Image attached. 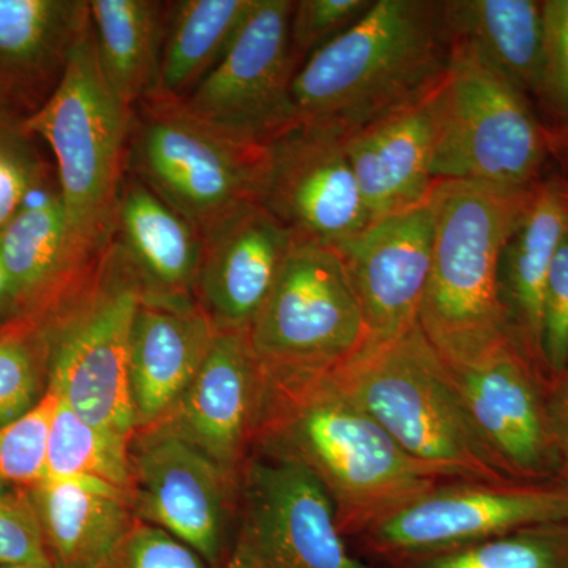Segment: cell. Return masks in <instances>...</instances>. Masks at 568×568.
<instances>
[{
    "label": "cell",
    "instance_id": "6da1fadb",
    "mask_svg": "<svg viewBox=\"0 0 568 568\" xmlns=\"http://www.w3.org/2000/svg\"><path fill=\"white\" fill-rule=\"evenodd\" d=\"M265 450L297 459L331 496L339 529H372L436 488L375 418L327 375L267 377Z\"/></svg>",
    "mask_w": 568,
    "mask_h": 568
},
{
    "label": "cell",
    "instance_id": "7a4b0ae2",
    "mask_svg": "<svg viewBox=\"0 0 568 568\" xmlns=\"http://www.w3.org/2000/svg\"><path fill=\"white\" fill-rule=\"evenodd\" d=\"M452 54L435 0H375L353 28L302 63L293 81L298 122L353 133L435 91Z\"/></svg>",
    "mask_w": 568,
    "mask_h": 568
},
{
    "label": "cell",
    "instance_id": "3957f363",
    "mask_svg": "<svg viewBox=\"0 0 568 568\" xmlns=\"http://www.w3.org/2000/svg\"><path fill=\"white\" fill-rule=\"evenodd\" d=\"M332 375L407 457L437 477L504 484L503 463L478 433L420 325L388 342H369Z\"/></svg>",
    "mask_w": 568,
    "mask_h": 568
},
{
    "label": "cell",
    "instance_id": "277c9868",
    "mask_svg": "<svg viewBox=\"0 0 568 568\" xmlns=\"http://www.w3.org/2000/svg\"><path fill=\"white\" fill-rule=\"evenodd\" d=\"M532 190L443 181L432 194L435 248L418 325L446 364L510 339L497 291V264Z\"/></svg>",
    "mask_w": 568,
    "mask_h": 568
},
{
    "label": "cell",
    "instance_id": "5b68a950",
    "mask_svg": "<svg viewBox=\"0 0 568 568\" xmlns=\"http://www.w3.org/2000/svg\"><path fill=\"white\" fill-rule=\"evenodd\" d=\"M133 114L104 78L89 20L58 88L24 126L50 145L71 233L91 257L106 252L114 239Z\"/></svg>",
    "mask_w": 568,
    "mask_h": 568
},
{
    "label": "cell",
    "instance_id": "8992f818",
    "mask_svg": "<svg viewBox=\"0 0 568 568\" xmlns=\"http://www.w3.org/2000/svg\"><path fill=\"white\" fill-rule=\"evenodd\" d=\"M437 182L487 183L529 192L544 181L547 126L528 95L477 50L452 41L450 61L429 95Z\"/></svg>",
    "mask_w": 568,
    "mask_h": 568
},
{
    "label": "cell",
    "instance_id": "52a82bcc",
    "mask_svg": "<svg viewBox=\"0 0 568 568\" xmlns=\"http://www.w3.org/2000/svg\"><path fill=\"white\" fill-rule=\"evenodd\" d=\"M69 298L47 334L50 390L84 420L133 439L130 334L142 293L114 239Z\"/></svg>",
    "mask_w": 568,
    "mask_h": 568
},
{
    "label": "cell",
    "instance_id": "ba28073f",
    "mask_svg": "<svg viewBox=\"0 0 568 568\" xmlns=\"http://www.w3.org/2000/svg\"><path fill=\"white\" fill-rule=\"evenodd\" d=\"M265 168L267 145L227 136L179 104L144 102L134 110L126 173L203 239L245 205L261 203Z\"/></svg>",
    "mask_w": 568,
    "mask_h": 568
},
{
    "label": "cell",
    "instance_id": "9c48e42d",
    "mask_svg": "<svg viewBox=\"0 0 568 568\" xmlns=\"http://www.w3.org/2000/svg\"><path fill=\"white\" fill-rule=\"evenodd\" d=\"M248 339L272 379L334 373L368 345L364 313L335 250L295 239Z\"/></svg>",
    "mask_w": 568,
    "mask_h": 568
},
{
    "label": "cell",
    "instance_id": "30bf717a",
    "mask_svg": "<svg viewBox=\"0 0 568 568\" xmlns=\"http://www.w3.org/2000/svg\"><path fill=\"white\" fill-rule=\"evenodd\" d=\"M294 0H254L226 54L179 104L235 140L267 145L297 123L291 52Z\"/></svg>",
    "mask_w": 568,
    "mask_h": 568
},
{
    "label": "cell",
    "instance_id": "8fae6325",
    "mask_svg": "<svg viewBox=\"0 0 568 568\" xmlns=\"http://www.w3.org/2000/svg\"><path fill=\"white\" fill-rule=\"evenodd\" d=\"M261 204L297 241L332 250L372 223L347 160L345 133L323 123H295L267 144Z\"/></svg>",
    "mask_w": 568,
    "mask_h": 568
},
{
    "label": "cell",
    "instance_id": "7c38bea8",
    "mask_svg": "<svg viewBox=\"0 0 568 568\" xmlns=\"http://www.w3.org/2000/svg\"><path fill=\"white\" fill-rule=\"evenodd\" d=\"M241 536L264 568H368L351 555L331 496L315 474L265 450L246 470Z\"/></svg>",
    "mask_w": 568,
    "mask_h": 568
},
{
    "label": "cell",
    "instance_id": "4fadbf2b",
    "mask_svg": "<svg viewBox=\"0 0 568 568\" xmlns=\"http://www.w3.org/2000/svg\"><path fill=\"white\" fill-rule=\"evenodd\" d=\"M568 521V488L519 491L497 485L433 489L376 523V547L403 556H428L521 526Z\"/></svg>",
    "mask_w": 568,
    "mask_h": 568
},
{
    "label": "cell",
    "instance_id": "5bb4252c",
    "mask_svg": "<svg viewBox=\"0 0 568 568\" xmlns=\"http://www.w3.org/2000/svg\"><path fill=\"white\" fill-rule=\"evenodd\" d=\"M140 437L130 448L138 519L166 530L219 568L233 476L179 437L155 429Z\"/></svg>",
    "mask_w": 568,
    "mask_h": 568
},
{
    "label": "cell",
    "instance_id": "9a60e30c",
    "mask_svg": "<svg viewBox=\"0 0 568 568\" xmlns=\"http://www.w3.org/2000/svg\"><path fill=\"white\" fill-rule=\"evenodd\" d=\"M433 248L432 197L369 223L335 248L364 313L369 342H388L416 327L432 274Z\"/></svg>",
    "mask_w": 568,
    "mask_h": 568
},
{
    "label": "cell",
    "instance_id": "2e32d148",
    "mask_svg": "<svg viewBox=\"0 0 568 568\" xmlns=\"http://www.w3.org/2000/svg\"><path fill=\"white\" fill-rule=\"evenodd\" d=\"M267 376L246 332H219L181 402L151 429L179 437L234 476L263 420ZM149 432V429H148Z\"/></svg>",
    "mask_w": 568,
    "mask_h": 568
},
{
    "label": "cell",
    "instance_id": "e0dca14e",
    "mask_svg": "<svg viewBox=\"0 0 568 568\" xmlns=\"http://www.w3.org/2000/svg\"><path fill=\"white\" fill-rule=\"evenodd\" d=\"M294 242L261 203L245 205L205 235L194 301L215 331L248 334Z\"/></svg>",
    "mask_w": 568,
    "mask_h": 568
},
{
    "label": "cell",
    "instance_id": "ac0fdd59",
    "mask_svg": "<svg viewBox=\"0 0 568 568\" xmlns=\"http://www.w3.org/2000/svg\"><path fill=\"white\" fill-rule=\"evenodd\" d=\"M467 413L503 465L536 470L548 455L547 428L518 347L507 339L446 364Z\"/></svg>",
    "mask_w": 568,
    "mask_h": 568
},
{
    "label": "cell",
    "instance_id": "d6986e66",
    "mask_svg": "<svg viewBox=\"0 0 568 568\" xmlns=\"http://www.w3.org/2000/svg\"><path fill=\"white\" fill-rule=\"evenodd\" d=\"M429 95L345 134L347 160L372 223L426 203L439 183L433 175Z\"/></svg>",
    "mask_w": 568,
    "mask_h": 568
},
{
    "label": "cell",
    "instance_id": "ffe728a7",
    "mask_svg": "<svg viewBox=\"0 0 568 568\" xmlns=\"http://www.w3.org/2000/svg\"><path fill=\"white\" fill-rule=\"evenodd\" d=\"M114 244L140 284L144 301L196 305L203 235L129 173L115 207Z\"/></svg>",
    "mask_w": 568,
    "mask_h": 568
},
{
    "label": "cell",
    "instance_id": "44dd1931",
    "mask_svg": "<svg viewBox=\"0 0 568 568\" xmlns=\"http://www.w3.org/2000/svg\"><path fill=\"white\" fill-rule=\"evenodd\" d=\"M215 328L197 305L142 298L130 334V392L134 426L148 432L181 402L200 372Z\"/></svg>",
    "mask_w": 568,
    "mask_h": 568
},
{
    "label": "cell",
    "instance_id": "7402d4cb",
    "mask_svg": "<svg viewBox=\"0 0 568 568\" xmlns=\"http://www.w3.org/2000/svg\"><path fill=\"white\" fill-rule=\"evenodd\" d=\"M88 22L85 0H0V99L39 110Z\"/></svg>",
    "mask_w": 568,
    "mask_h": 568
},
{
    "label": "cell",
    "instance_id": "603a6c76",
    "mask_svg": "<svg viewBox=\"0 0 568 568\" xmlns=\"http://www.w3.org/2000/svg\"><path fill=\"white\" fill-rule=\"evenodd\" d=\"M568 234V200L558 175L544 179L500 250L497 291L511 343L540 355L541 305L549 271Z\"/></svg>",
    "mask_w": 568,
    "mask_h": 568
},
{
    "label": "cell",
    "instance_id": "cb8c5ba5",
    "mask_svg": "<svg viewBox=\"0 0 568 568\" xmlns=\"http://www.w3.org/2000/svg\"><path fill=\"white\" fill-rule=\"evenodd\" d=\"M52 568H100L136 525L132 495L103 481H40L31 489Z\"/></svg>",
    "mask_w": 568,
    "mask_h": 568
},
{
    "label": "cell",
    "instance_id": "d4e9b609",
    "mask_svg": "<svg viewBox=\"0 0 568 568\" xmlns=\"http://www.w3.org/2000/svg\"><path fill=\"white\" fill-rule=\"evenodd\" d=\"M100 256H88L78 245L59 190L31 196L0 230V260L21 306L69 293Z\"/></svg>",
    "mask_w": 568,
    "mask_h": 568
},
{
    "label": "cell",
    "instance_id": "484cf974",
    "mask_svg": "<svg viewBox=\"0 0 568 568\" xmlns=\"http://www.w3.org/2000/svg\"><path fill=\"white\" fill-rule=\"evenodd\" d=\"M452 41L469 44L526 95H537L544 63V2L444 0Z\"/></svg>",
    "mask_w": 568,
    "mask_h": 568
},
{
    "label": "cell",
    "instance_id": "4316f807",
    "mask_svg": "<svg viewBox=\"0 0 568 568\" xmlns=\"http://www.w3.org/2000/svg\"><path fill=\"white\" fill-rule=\"evenodd\" d=\"M253 7L254 0L166 2L159 78L148 102H183L226 54Z\"/></svg>",
    "mask_w": 568,
    "mask_h": 568
},
{
    "label": "cell",
    "instance_id": "83f0119b",
    "mask_svg": "<svg viewBox=\"0 0 568 568\" xmlns=\"http://www.w3.org/2000/svg\"><path fill=\"white\" fill-rule=\"evenodd\" d=\"M164 7L155 0H89L97 59L112 91L132 110L155 91Z\"/></svg>",
    "mask_w": 568,
    "mask_h": 568
},
{
    "label": "cell",
    "instance_id": "f1b7e54d",
    "mask_svg": "<svg viewBox=\"0 0 568 568\" xmlns=\"http://www.w3.org/2000/svg\"><path fill=\"white\" fill-rule=\"evenodd\" d=\"M132 440L84 420L58 398L41 481L85 478L132 495Z\"/></svg>",
    "mask_w": 568,
    "mask_h": 568
},
{
    "label": "cell",
    "instance_id": "f546056e",
    "mask_svg": "<svg viewBox=\"0 0 568 568\" xmlns=\"http://www.w3.org/2000/svg\"><path fill=\"white\" fill-rule=\"evenodd\" d=\"M416 568H568V544L549 534H507L422 556Z\"/></svg>",
    "mask_w": 568,
    "mask_h": 568
},
{
    "label": "cell",
    "instance_id": "4dcf8cb0",
    "mask_svg": "<svg viewBox=\"0 0 568 568\" xmlns=\"http://www.w3.org/2000/svg\"><path fill=\"white\" fill-rule=\"evenodd\" d=\"M24 114L0 100V230L39 190L43 171Z\"/></svg>",
    "mask_w": 568,
    "mask_h": 568
},
{
    "label": "cell",
    "instance_id": "1f68e13d",
    "mask_svg": "<svg viewBox=\"0 0 568 568\" xmlns=\"http://www.w3.org/2000/svg\"><path fill=\"white\" fill-rule=\"evenodd\" d=\"M55 405L58 396L48 388L26 416L0 426V484L33 488L43 480Z\"/></svg>",
    "mask_w": 568,
    "mask_h": 568
},
{
    "label": "cell",
    "instance_id": "d6a6232c",
    "mask_svg": "<svg viewBox=\"0 0 568 568\" xmlns=\"http://www.w3.org/2000/svg\"><path fill=\"white\" fill-rule=\"evenodd\" d=\"M375 0H298L290 22L291 52L297 70L325 44L353 28Z\"/></svg>",
    "mask_w": 568,
    "mask_h": 568
},
{
    "label": "cell",
    "instance_id": "836d02e7",
    "mask_svg": "<svg viewBox=\"0 0 568 568\" xmlns=\"http://www.w3.org/2000/svg\"><path fill=\"white\" fill-rule=\"evenodd\" d=\"M544 63L536 99L551 125L568 121V0L544 2Z\"/></svg>",
    "mask_w": 568,
    "mask_h": 568
},
{
    "label": "cell",
    "instance_id": "e575fe53",
    "mask_svg": "<svg viewBox=\"0 0 568 568\" xmlns=\"http://www.w3.org/2000/svg\"><path fill=\"white\" fill-rule=\"evenodd\" d=\"M0 567L52 568L31 496L0 493Z\"/></svg>",
    "mask_w": 568,
    "mask_h": 568
},
{
    "label": "cell",
    "instance_id": "d590c367",
    "mask_svg": "<svg viewBox=\"0 0 568 568\" xmlns=\"http://www.w3.org/2000/svg\"><path fill=\"white\" fill-rule=\"evenodd\" d=\"M39 362L26 336H0V426L39 405Z\"/></svg>",
    "mask_w": 568,
    "mask_h": 568
},
{
    "label": "cell",
    "instance_id": "8d00e7d4",
    "mask_svg": "<svg viewBox=\"0 0 568 568\" xmlns=\"http://www.w3.org/2000/svg\"><path fill=\"white\" fill-rule=\"evenodd\" d=\"M100 568H207V562L166 530L138 519L121 547Z\"/></svg>",
    "mask_w": 568,
    "mask_h": 568
},
{
    "label": "cell",
    "instance_id": "74e56055",
    "mask_svg": "<svg viewBox=\"0 0 568 568\" xmlns=\"http://www.w3.org/2000/svg\"><path fill=\"white\" fill-rule=\"evenodd\" d=\"M540 357L556 373L568 366V234L556 253L545 287Z\"/></svg>",
    "mask_w": 568,
    "mask_h": 568
},
{
    "label": "cell",
    "instance_id": "f35d334b",
    "mask_svg": "<svg viewBox=\"0 0 568 568\" xmlns=\"http://www.w3.org/2000/svg\"><path fill=\"white\" fill-rule=\"evenodd\" d=\"M547 140L549 156L558 163V178L568 192V121L560 125L547 126Z\"/></svg>",
    "mask_w": 568,
    "mask_h": 568
},
{
    "label": "cell",
    "instance_id": "ab89813d",
    "mask_svg": "<svg viewBox=\"0 0 568 568\" xmlns=\"http://www.w3.org/2000/svg\"><path fill=\"white\" fill-rule=\"evenodd\" d=\"M223 568H264L263 564L257 559L256 552L250 547L248 541L244 537H239L237 544L231 558L227 559L226 566Z\"/></svg>",
    "mask_w": 568,
    "mask_h": 568
},
{
    "label": "cell",
    "instance_id": "60d3db41",
    "mask_svg": "<svg viewBox=\"0 0 568 568\" xmlns=\"http://www.w3.org/2000/svg\"><path fill=\"white\" fill-rule=\"evenodd\" d=\"M20 306L13 284H11L10 276L3 267L2 260H0V316L14 312Z\"/></svg>",
    "mask_w": 568,
    "mask_h": 568
},
{
    "label": "cell",
    "instance_id": "b9f144b4",
    "mask_svg": "<svg viewBox=\"0 0 568 568\" xmlns=\"http://www.w3.org/2000/svg\"><path fill=\"white\" fill-rule=\"evenodd\" d=\"M562 432L564 439H566L567 448H568V383L566 396H564V405H562Z\"/></svg>",
    "mask_w": 568,
    "mask_h": 568
},
{
    "label": "cell",
    "instance_id": "7bdbcfd3",
    "mask_svg": "<svg viewBox=\"0 0 568 568\" xmlns=\"http://www.w3.org/2000/svg\"><path fill=\"white\" fill-rule=\"evenodd\" d=\"M0 568H29V567H0Z\"/></svg>",
    "mask_w": 568,
    "mask_h": 568
},
{
    "label": "cell",
    "instance_id": "ee69618b",
    "mask_svg": "<svg viewBox=\"0 0 568 568\" xmlns=\"http://www.w3.org/2000/svg\"><path fill=\"white\" fill-rule=\"evenodd\" d=\"M564 189H566V186H564ZM566 193H567V200H568V192H567V190H566Z\"/></svg>",
    "mask_w": 568,
    "mask_h": 568
}]
</instances>
